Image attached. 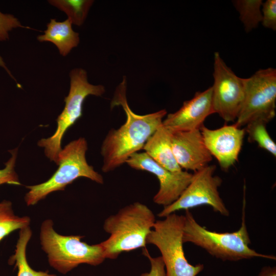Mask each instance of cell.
<instances>
[{
	"label": "cell",
	"mask_w": 276,
	"mask_h": 276,
	"mask_svg": "<svg viewBox=\"0 0 276 276\" xmlns=\"http://www.w3.org/2000/svg\"><path fill=\"white\" fill-rule=\"evenodd\" d=\"M126 92L127 79L123 76L114 91L110 108L122 106L126 120L118 129L110 130L102 144L103 172L115 170L126 163L131 155L143 149L148 139L162 124L167 113L165 109L144 115L134 113L128 103Z\"/></svg>",
	"instance_id": "1"
},
{
	"label": "cell",
	"mask_w": 276,
	"mask_h": 276,
	"mask_svg": "<svg viewBox=\"0 0 276 276\" xmlns=\"http://www.w3.org/2000/svg\"><path fill=\"white\" fill-rule=\"evenodd\" d=\"M244 195L241 226L233 232L211 231L199 224L190 210H186L183 227V242H190L223 261H238L254 258L276 260L274 256L262 254L249 247L251 240L246 223V200Z\"/></svg>",
	"instance_id": "2"
},
{
	"label": "cell",
	"mask_w": 276,
	"mask_h": 276,
	"mask_svg": "<svg viewBox=\"0 0 276 276\" xmlns=\"http://www.w3.org/2000/svg\"><path fill=\"white\" fill-rule=\"evenodd\" d=\"M156 221L152 210L139 202L108 216L104 222L103 229L109 237L100 243L105 258L115 259L123 252L145 248L147 237Z\"/></svg>",
	"instance_id": "3"
},
{
	"label": "cell",
	"mask_w": 276,
	"mask_h": 276,
	"mask_svg": "<svg viewBox=\"0 0 276 276\" xmlns=\"http://www.w3.org/2000/svg\"><path fill=\"white\" fill-rule=\"evenodd\" d=\"M51 219L43 221L39 239L51 266L66 274L81 264L97 266L106 259L100 243L89 245L81 241L84 236H64L57 233Z\"/></svg>",
	"instance_id": "4"
},
{
	"label": "cell",
	"mask_w": 276,
	"mask_h": 276,
	"mask_svg": "<svg viewBox=\"0 0 276 276\" xmlns=\"http://www.w3.org/2000/svg\"><path fill=\"white\" fill-rule=\"evenodd\" d=\"M87 143L79 137L70 142L58 154V169L47 181L36 185L26 186L29 191L25 196L28 206L37 204L49 194L63 191L77 178L83 177L103 184V176L88 165L86 159Z\"/></svg>",
	"instance_id": "5"
},
{
	"label": "cell",
	"mask_w": 276,
	"mask_h": 276,
	"mask_svg": "<svg viewBox=\"0 0 276 276\" xmlns=\"http://www.w3.org/2000/svg\"><path fill=\"white\" fill-rule=\"evenodd\" d=\"M184 215L175 213L156 220L146 239V244L157 247L161 253L166 276H196L204 269L203 264H190L183 247Z\"/></svg>",
	"instance_id": "6"
},
{
	"label": "cell",
	"mask_w": 276,
	"mask_h": 276,
	"mask_svg": "<svg viewBox=\"0 0 276 276\" xmlns=\"http://www.w3.org/2000/svg\"><path fill=\"white\" fill-rule=\"evenodd\" d=\"M70 77V91L64 98V108L56 120V130L51 136L38 142V145L44 148L46 156L57 165L58 154L62 150V139L67 130L81 117L86 98L89 95L100 97L105 92L103 85H93L88 81L87 72L83 68L73 69Z\"/></svg>",
	"instance_id": "7"
},
{
	"label": "cell",
	"mask_w": 276,
	"mask_h": 276,
	"mask_svg": "<svg viewBox=\"0 0 276 276\" xmlns=\"http://www.w3.org/2000/svg\"><path fill=\"white\" fill-rule=\"evenodd\" d=\"M244 100L234 124L239 128L254 121L267 124L275 116V68L260 69L244 78Z\"/></svg>",
	"instance_id": "8"
},
{
	"label": "cell",
	"mask_w": 276,
	"mask_h": 276,
	"mask_svg": "<svg viewBox=\"0 0 276 276\" xmlns=\"http://www.w3.org/2000/svg\"><path fill=\"white\" fill-rule=\"evenodd\" d=\"M215 165H207L194 172L189 184L179 197L169 205L165 206L158 214L159 217L185 210H189L195 207L207 205L213 211L224 216H228L229 212L219 193L222 179L214 175Z\"/></svg>",
	"instance_id": "9"
},
{
	"label": "cell",
	"mask_w": 276,
	"mask_h": 276,
	"mask_svg": "<svg viewBox=\"0 0 276 276\" xmlns=\"http://www.w3.org/2000/svg\"><path fill=\"white\" fill-rule=\"evenodd\" d=\"M212 106L226 122L236 121L244 97V78L237 76L221 57L214 53Z\"/></svg>",
	"instance_id": "10"
},
{
	"label": "cell",
	"mask_w": 276,
	"mask_h": 276,
	"mask_svg": "<svg viewBox=\"0 0 276 276\" xmlns=\"http://www.w3.org/2000/svg\"><path fill=\"white\" fill-rule=\"evenodd\" d=\"M126 163L134 169L147 171L156 176L159 188L153 200L164 207L170 205L179 197L189 184L193 175L185 170L172 172L160 166L145 152L132 154Z\"/></svg>",
	"instance_id": "11"
},
{
	"label": "cell",
	"mask_w": 276,
	"mask_h": 276,
	"mask_svg": "<svg viewBox=\"0 0 276 276\" xmlns=\"http://www.w3.org/2000/svg\"><path fill=\"white\" fill-rule=\"evenodd\" d=\"M204 144L221 168L227 170L238 160L245 131L235 124L210 129L203 125L200 129Z\"/></svg>",
	"instance_id": "12"
},
{
	"label": "cell",
	"mask_w": 276,
	"mask_h": 276,
	"mask_svg": "<svg viewBox=\"0 0 276 276\" xmlns=\"http://www.w3.org/2000/svg\"><path fill=\"white\" fill-rule=\"evenodd\" d=\"M214 113L212 87L195 93L191 99L183 103L176 111L169 113L163 121V125L170 132L200 129L206 118Z\"/></svg>",
	"instance_id": "13"
},
{
	"label": "cell",
	"mask_w": 276,
	"mask_h": 276,
	"mask_svg": "<svg viewBox=\"0 0 276 276\" xmlns=\"http://www.w3.org/2000/svg\"><path fill=\"white\" fill-rule=\"evenodd\" d=\"M171 141L177 163L185 171L196 172L212 160L200 129L171 132Z\"/></svg>",
	"instance_id": "14"
},
{
	"label": "cell",
	"mask_w": 276,
	"mask_h": 276,
	"mask_svg": "<svg viewBox=\"0 0 276 276\" xmlns=\"http://www.w3.org/2000/svg\"><path fill=\"white\" fill-rule=\"evenodd\" d=\"M143 150L154 161L174 173L183 170L174 155L171 141V132L162 124L148 139Z\"/></svg>",
	"instance_id": "15"
},
{
	"label": "cell",
	"mask_w": 276,
	"mask_h": 276,
	"mask_svg": "<svg viewBox=\"0 0 276 276\" xmlns=\"http://www.w3.org/2000/svg\"><path fill=\"white\" fill-rule=\"evenodd\" d=\"M72 25L68 18L63 21L51 19L44 34L38 35L37 39L40 42L53 43L57 48L60 54L66 56L73 48L78 46L80 42L79 34L73 30Z\"/></svg>",
	"instance_id": "16"
},
{
	"label": "cell",
	"mask_w": 276,
	"mask_h": 276,
	"mask_svg": "<svg viewBox=\"0 0 276 276\" xmlns=\"http://www.w3.org/2000/svg\"><path fill=\"white\" fill-rule=\"evenodd\" d=\"M32 235V232L29 226L20 229L15 252L9 258V264H14L15 267L17 268V276H56L47 271H36L29 265L26 250Z\"/></svg>",
	"instance_id": "17"
},
{
	"label": "cell",
	"mask_w": 276,
	"mask_h": 276,
	"mask_svg": "<svg viewBox=\"0 0 276 276\" xmlns=\"http://www.w3.org/2000/svg\"><path fill=\"white\" fill-rule=\"evenodd\" d=\"M92 0H50L48 2L64 12L72 24L82 26L94 3Z\"/></svg>",
	"instance_id": "18"
},
{
	"label": "cell",
	"mask_w": 276,
	"mask_h": 276,
	"mask_svg": "<svg viewBox=\"0 0 276 276\" xmlns=\"http://www.w3.org/2000/svg\"><path fill=\"white\" fill-rule=\"evenodd\" d=\"M30 222L29 217L15 215L10 201L0 202V242L13 231L29 226Z\"/></svg>",
	"instance_id": "19"
},
{
	"label": "cell",
	"mask_w": 276,
	"mask_h": 276,
	"mask_svg": "<svg viewBox=\"0 0 276 276\" xmlns=\"http://www.w3.org/2000/svg\"><path fill=\"white\" fill-rule=\"evenodd\" d=\"M233 4L246 32L257 28L262 20V0H237Z\"/></svg>",
	"instance_id": "20"
},
{
	"label": "cell",
	"mask_w": 276,
	"mask_h": 276,
	"mask_svg": "<svg viewBox=\"0 0 276 276\" xmlns=\"http://www.w3.org/2000/svg\"><path fill=\"white\" fill-rule=\"evenodd\" d=\"M266 125L261 121H254L247 124L244 130L248 134L249 142H256L260 147L275 157L276 144L268 133Z\"/></svg>",
	"instance_id": "21"
},
{
	"label": "cell",
	"mask_w": 276,
	"mask_h": 276,
	"mask_svg": "<svg viewBox=\"0 0 276 276\" xmlns=\"http://www.w3.org/2000/svg\"><path fill=\"white\" fill-rule=\"evenodd\" d=\"M17 28L31 29L30 27L22 26L19 20L14 15L9 14H4L0 11V41L6 40L9 39V32L13 29ZM0 66L3 67L10 76L16 82L14 77L6 67L1 56Z\"/></svg>",
	"instance_id": "22"
},
{
	"label": "cell",
	"mask_w": 276,
	"mask_h": 276,
	"mask_svg": "<svg viewBox=\"0 0 276 276\" xmlns=\"http://www.w3.org/2000/svg\"><path fill=\"white\" fill-rule=\"evenodd\" d=\"M10 152L11 157L5 163V168L0 170V185L5 183L20 185L18 175L15 171L17 148Z\"/></svg>",
	"instance_id": "23"
},
{
	"label": "cell",
	"mask_w": 276,
	"mask_h": 276,
	"mask_svg": "<svg viewBox=\"0 0 276 276\" xmlns=\"http://www.w3.org/2000/svg\"><path fill=\"white\" fill-rule=\"evenodd\" d=\"M262 25L266 28L276 30V1L267 0L263 3L262 7Z\"/></svg>",
	"instance_id": "24"
},
{
	"label": "cell",
	"mask_w": 276,
	"mask_h": 276,
	"mask_svg": "<svg viewBox=\"0 0 276 276\" xmlns=\"http://www.w3.org/2000/svg\"><path fill=\"white\" fill-rule=\"evenodd\" d=\"M142 253L149 259L151 269L149 272L143 273L140 276H166L165 266L161 256L152 257L146 247L143 248Z\"/></svg>",
	"instance_id": "25"
},
{
	"label": "cell",
	"mask_w": 276,
	"mask_h": 276,
	"mask_svg": "<svg viewBox=\"0 0 276 276\" xmlns=\"http://www.w3.org/2000/svg\"><path fill=\"white\" fill-rule=\"evenodd\" d=\"M257 276H276V267L264 266L261 269Z\"/></svg>",
	"instance_id": "26"
}]
</instances>
